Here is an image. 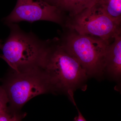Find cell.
I'll use <instances>...</instances> for the list:
<instances>
[{"instance_id":"cell-1","label":"cell","mask_w":121,"mask_h":121,"mask_svg":"<svg viewBox=\"0 0 121 121\" xmlns=\"http://www.w3.org/2000/svg\"><path fill=\"white\" fill-rule=\"evenodd\" d=\"M39 66L52 92H62L72 101L76 90L87 88L88 76L78 61L66 51L58 38L46 40Z\"/></svg>"},{"instance_id":"cell-2","label":"cell","mask_w":121,"mask_h":121,"mask_svg":"<svg viewBox=\"0 0 121 121\" xmlns=\"http://www.w3.org/2000/svg\"><path fill=\"white\" fill-rule=\"evenodd\" d=\"M10 33L1 50L0 57L8 64L13 71L39 66L46 45L32 32H25L16 23L7 25Z\"/></svg>"},{"instance_id":"cell-3","label":"cell","mask_w":121,"mask_h":121,"mask_svg":"<svg viewBox=\"0 0 121 121\" xmlns=\"http://www.w3.org/2000/svg\"><path fill=\"white\" fill-rule=\"evenodd\" d=\"M60 41L65 51L80 64L88 78L103 75L105 56L110 41L73 31Z\"/></svg>"},{"instance_id":"cell-4","label":"cell","mask_w":121,"mask_h":121,"mask_svg":"<svg viewBox=\"0 0 121 121\" xmlns=\"http://www.w3.org/2000/svg\"><path fill=\"white\" fill-rule=\"evenodd\" d=\"M14 72V71H13ZM12 77L2 86L13 107L20 108L32 98L52 91L50 85L39 66L14 72Z\"/></svg>"},{"instance_id":"cell-5","label":"cell","mask_w":121,"mask_h":121,"mask_svg":"<svg viewBox=\"0 0 121 121\" xmlns=\"http://www.w3.org/2000/svg\"><path fill=\"white\" fill-rule=\"evenodd\" d=\"M72 17L68 26L73 31L80 35L98 37L110 42L116 34L121 32L120 26L97 4Z\"/></svg>"},{"instance_id":"cell-6","label":"cell","mask_w":121,"mask_h":121,"mask_svg":"<svg viewBox=\"0 0 121 121\" xmlns=\"http://www.w3.org/2000/svg\"><path fill=\"white\" fill-rule=\"evenodd\" d=\"M39 21L62 24V11L43 0H17L12 12L4 19L7 25L21 21L33 22Z\"/></svg>"},{"instance_id":"cell-7","label":"cell","mask_w":121,"mask_h":121,"mask_svg":"<svg viewBox=\"0 0 121 121\" xmlns=\"http://www.w3.org/2000/svg\"><path fill=\"white\" fill-rule=\"evenodd\" d=\"M117 82L121 77V32L115 35L112 43L108 45L105 59L104 74Z\"/></svg>"},{"instance_id":"cell-8","label":"cell","mask_w":121,"mask_h":121,"mask_svg":"<svg viewBox=\"0 0 121 121\" xmlns=\"http://www.w3.org/2000/svg\"><path fill=\"white\" fill-rule=\"evenodd\" d=\"M99 0H60L57 7L68 12L71 17L96 4Z\"/></svg>"},{"instance_id":"cell-9","label":"cell","mask_w":121,"mask_h":121,"mask_svg":"<svg viewBox=\"0 0 121 121\" xmlns=\"http://www.w3.org/2000/svg\"><path fill=\"white\" fill-rule=\"evenodd\" d=\"M97 4L117 25L121 22V0H99Z\"/></svg>"},{"instance_id":"cell-10","label":"cell","mask_w":121,"mask_h":121,"mask_svg":"<svg viewBox=\"0 0 121 121\" xmlns=\"http://www.w3.org/2000/svg\"><path fill=\"white\" fill-rule=\"evenodd\" d=\"M13 114L10 113L8 107L0 109V121H11Z\"/></svg>"},{"instance_id":"cell-11","label":"cell","mask_w":121,"mask_h":121,"mask_svg":"<svg viewBox=\"0 0 121 121\" xmlns=\"http://www.w3.org/2000/svg\"><path fill=\"white\" fill-rule=\"evenodd\" d=\"M8 99L4 90L2 87H0V109L8 107Z\"/></svg>"},{"instance_id":"cell-12","label":"cell","mask_w":121,"mask_h":121,"mask_svg":"<svg viewBox=\"0 0 121 121\" xmlns=\"http://www.w3.org/2000/svg\"><path fill=\"white\" fill-rule=\"evenodd\" d=\"M74 105H75L76 107V108H77V110H78V116H76L74 118V121H86V119L82 115L80 112V111L78 109L77 106H76V104L75 103V101H73V102Z\"/></svg>"},{"instance_id":"cell-13","label":"cell","mask_w":121,"mask_h":121,"mask_svg":"<svg viewBox=\"0 0 121 121\" xmlns=\"http://www.w3.org/2000/svg\"><path fill=\"white\" fill-rule=\"evenodd\" d=\"M50 5L57 7L60 0H43Z\"/></svg>"},{"instance_id":"cell-14","label":"cell","mask_w":121,"mask_h":121,"mask_svg":"<svg viewBox=\"0 0 121 121\" xmlns=\"http://www.w3.org/2000/svg\"><path fill=\"white\" fill-rule=\"evenodd\" d=\"M21 117H22V116L21 117L19 115H17L14 114L11 121H21Z\"/></svg>"},{"instance_id":"cell-15","label":"cell","mask_w":121,"mask_h":121,"mask_svg":"<svg viewBox=\"0 0 121 121\" xmlns=\"http://www.w3.org/2000/svg\"><path fill=\"white\" fill-rule=\"evenodd\" d=\"M3 44H2V41L0 40V49H2Z\"/></svg>"}]
</instances>
